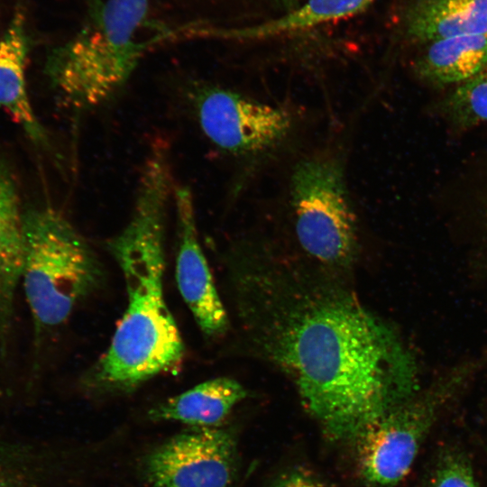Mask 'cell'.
<instances>
[{
  "mask_svg": "<svg viewBox=\"0 0 487 487\" xmlns=\"http://www.w3.org/2000/svg\"><path fill=\"white\" fill-rule=\"evenodd\" d=\"M234 284L250 342L329 438L354 441L415 396L416 363L400 335L327 274L253 255L235 263Z\"/></svg>",
  "mask_w": 487,
  "mask_h": 487,
  "instance_id": "cell-1",
  "label": "cell"
},
{
  "mask_svg": "<svg viewBox=\"0 0 487 487\" xmlns=\"http://www.w3.org/2000/svg\"><path fill=\"white\" fill-rule=\"evenodd\" d=\"M174 188L168 152L155 145L142 170L130 218L107 242L127 303L108 348L84 376L93 392H131L183 359V341L163 289L166 216Z\"/></svg>",
  "mask_w": 487,
  "mask_h": 487,
  "instance_id": "cell-2",
  "label": "cell"
},
{
  "mask_svg": "<svg viewBox=\"0 0 487 487\" xmlns=\"http://www.w3.org/2000/svg\"><path fill=\"white\" fill-rule=\"evenodd\" d=\"M149 0H90L79 31L49 55L52 87L72 106H96L119 90L138 66L146 45L138 32Z\"/></svg>",
  "mask_w": 487,
  "mask_h": 487,
  "instance_id": "cell-3",
  "label": "cell"
},
{
  "mask_svg": "<svg viewBox=\"0 0 487 487\" xmlns=\"http://www.w3.org/2000/svg\"><path fill=\"white\" fill-rule=\"evenodd\" d=\"M103 280L96 253L60 212L49 206L24 211L21 282L35 337L63 325Z\"/></svg>",
  "mask_w": 487,
  "mask_h": 487,
  "instance_id": "cell-4",
  "label": "cell"
},
{
  "mask_svg": "<svg viewBox=\"0 0 487 487\" xmlns=\"http://www.w3.org/2000/svg\"><path fill=\"white\" fill-rule=\"evenodd\" d=\"M290 197L301 247L324 264L350 263L356 223L341 162L328 156L300 161L291 175Z\"/></svg>",
  "mask_w": 487,
  "mask_h": 487,
  "instance_id": "cell-5",
  "label": "cell"
},
{
  "mask_svg": "<svg viewBox=\"0 0 487 487\" xmlns=\"http://www.w3.org/2000/svg\"><path fill=\"white\" fill-rule=\"evenodd\" d=\"M472 369L456 368L430 389L395 407L355 439L358 469L372 487H392L409 473L419 446L445 402Z\"/></svg>",
  "mask_w": 487,
  "mask_h": 487,
  "instance_id": "cell-6",
  "label": "cell"
},
{
  "mask_svg": "<svg viewBox=\"0 0 487 487\" xmlns=\"http://www.w3.org/2000/svg\"><path fill=\"white\" fill-rule=\"evenodd\" d=\"M189 90L200 130L230 155L250 158L266 153L290 133L292 118L283 108L212 84H197Z\"/></svg>",
  "mask_w": 487,
  "mask_h": 487,
  "instance_id": "cell-7",
  "label": "cell"
},
{
  "mask_svg": "<svg viewBox=\"0 0 487 487\" xmlns=\"http://www.w3.org/2000/svg\"><path fill=\"white\" fill-rule=\"evenodd\" d=\"M236 444L227 430L190 427L154 447L142 470L152 487H231Z\"/></svg>",
  "mask_w": 487,
  "mask_h": 487,
  "instance_id": "cell-8",
  "label": "cell"
},
{
  "mask_svg": "<svg viewBox=\"0 0 487 487\" xmlns=\"http://www.w3.org/2000/svg\"><path fill=\"white\" fill-rule=\"evenodd\" d=\"M173 202L178 227V289L204 335H220L227 329L228 317L198 240L190 189L185 186H175Z\"/></svg>",
  "mask_w": 487,
  "mask_h": 487,
  "instance_id": "cell-9",
  "label": "cell"
},
{
  "mask_svg": "<svg viewBox=\"0 0 487 487\" xmlns=\"http://www.w3.org/2000/svg\"><path fill=\"white\" fill-rule=\"evenodd\" d=\"M24 212L8 165L0 160V357L5 360L23 260Z\"/></svg>",
  "mask_w": 487,
  "mask_h": 487,
  "instance_id": "cell-10",
  "label": "cell"
},
{
  "mask_svg": "<svg viewBox=\"0 0 487 487\" xmlns=\"http://www.w3.org/2000/svg\"><path fill=\"white\" fill-rule=\"evenodd\" d=\"M27 55L24 16L18 8L0 39V108L23 128L33 143L48 148V134L32 109L27 91Z\"/></svg>",
  "mask_w": 487,
  "mask_h": 487,
  "instance_id": "cell-11",
  "label": "cell"
},
{
  "mask_svg": "<svg viewBox=\"0 0 487 487\" xmlns=\"http://www.w3.org/2000/svg\"><path fill=\"white\" fill-rule=\"evenodd\" d=\"M246 394L235 380L218 377L158 403L148 411V418L156 422H179L190 427H216Z\"/></svg>",
  "mask_w": 487,
  "mask_h": 487,
  "instance_id": "cell-12",
  "label": "cell"
},
{
  "mask_svg": "<svg viewBox=\"0 0 487 487\" xmlns=\"http://www.w3.org/2000/svg\"><path fill=\"white\" fill-rule=\"evenodd\" d=\"M403 25L410 39L422 42L487 33V0H415Z\"/></svg>",
  "mask_w": 487,
  "mask_h": 487,
  "instance_id": "cell-13",
  "label": "cell"
},
{
  "mask_svg": "<svg viewBox=\"0 0 487 487\" xmlns=\"http://www.w3.org/2000/svg\"><path fill=\"white\" fill-rule=\"evenodd\" d=\"M487 67V33L432 41L416 65L423 79L436 84L462 83Z\"/></svg>",
  "mask_w": 487,
  "mask_h": 487,
  "instance_id": "cell-14",
  "label": "cell"
},
{
  "mask_svg": "<svg viewBox=\"0 0 487 487\" xmlns=\"http://www.w3.org/2000/svg\"><path fill=\"white\" fill-rule=\"evenodd\" d=\"M375 0H307L292 12L255 26L229 32L235 37L262 39L313 28L364 11Z\"/></svg>",
  "mask_w": 487,
  "mask_h": 487,
  "instance_id": "cell-15",
  "label": "cell"
},
{
  "mask_svg": "<svg viewBox=\"0 0 487 487\" xmlns=\"http://www.w3.org/2000/svg\"><path fill=\"white\" fill-rule=\"evenodd\" d=\"M446 110L457 124L472 126L487 122V67L460 83L446 102Z\"/></svg>",
  "mask_w": 487,
  "mask_h": 487,
  "instance_id": "cell-16",
  "label": "cell"
},
{
  "mask_svg": "<svg viewBox=\"0 0 487 487\" xmlns=\"http://www.w3.org/2000/svg\"><path fill=\"white\" fill-rule=\"evenodd\" d=\"M429 487H477V484L466 460L459 455H451L439 464Z\"/></svg>",
  "mask_w": 487,
  "mask_h": 487,
  "instance_id": "cell-17",
  "label": "cell"
},
{
  "mask_svg": "<svg viewBox=\"0 0 487 487\" xmlns=\"http://www.w3.org/2000/svg\"><path fill=\"white\" fill-rule=\"evenodd\" d=\"M271 487H329L313 473L304 468H292L280 473Z\"/></svg>",
  "mask_w": 487,
  "mask_h": 487,
  "instance_id": "cell-18",
  "label": "cell"
},
{
  "mask_svg": "<svg viewBox=\"0 0 487 487\" xmlns=\"http://www.w3.org/2000/svg\"><path fill=\"white\" fill-rule=\"evenodd\" d=\"M0 487H25L22 476L0 464Z\"/></svg>",
  "mask_w": 487,
  "mask_h": 487,
  "instance_id": "cell-19",
  "label": "cell"
},
{
  "mask_svg": "<svg viewBox=\"0 0 487 487\" xmlns=\"http://www.w3.org/2000/svg\"><path fill=\"white\" fill-rule=\"evenodd\" d=\"M281 1H291V0H281Z\"/></svg>",
  "mask_w": 487,
  "mask_h": 487,
  "instance_id": "cell-20",
  "label": "cell"
}]
</instances>
